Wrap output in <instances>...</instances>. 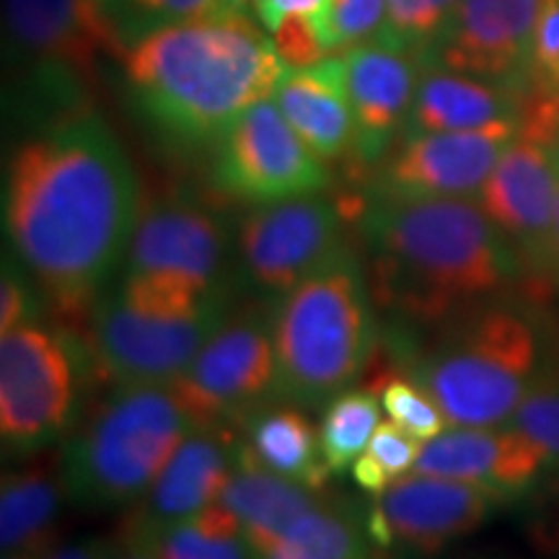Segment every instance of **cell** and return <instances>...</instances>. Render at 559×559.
<instances>
[{"instance_id": "cell-1", "label": "cell", "mask_w": 559, "mask_h": 559, "mask_svg": "<svg viewBox=\"0 0 559 559\" xmlns=\"http://www.w3.org/2000/svg\"><path fill=\"white\" fill-rule=\"evenodd\" d=\"M135 226V174L99 115L75 109L13 148L5 239L62 317L94 306L128 257Z\"/></svg>"}, {"instance_id": "cell-2", "label": "cell", "mask_w": 559, "mask_h": 559, "mask_svg": "<svg viewBox=\"0 0 559 559\" xmlns=\"http://www.w3.org/2000/svg\"><path fill=\"white\" fill-rule=\"evenodd\" d=\"M373 290L404 319H459L519 283L523 264L477 198L379 200L362 210Z\"/></svg>"}, {"instance_id": "cell-3", "label": "cell", "mask_w": 559, "mask_h": 559, "mask_svg": "<svg viewBox=\"0 0 559 559\" xmlns=\"http://www.w3.org/2000/svg\"><path fill=\"white\" fill-rule=\"evenodd\" d=\"M138 109L185 143L218 138L288 73L275 41L241 9L158 26L122 55Z\"/></svg>"}, {"instance_id": "cell-4", "label": "cell", "mask_w": 559, "mask_h": 559, "mask_svg": "<svg viewBox=\"0 0 559 559\" xmlns=\"http://www.w3.org/2000/svg\"><path fill=\"white\" fill-rule=\"evenodd\" d=\"M275 402L324 409L366 370L376 342L373 296L347 241L311 275L270 300Z\"/></svg>"}, {"instance_id": "cell-5", "label": "cell", "mask_w": 559, "mask_h": 559, "mask_svg": "<svg viewBox=\"0 0 559 559\" xmlns=\"http://www.w3.org/2000/svg\"><path fill=\"white\" fill-rule=\"evenodd\" d=\"M192 430L171 386L117 383L62 443L68 502L96 513L138 506Z\"/></svg>"}, {"instance_id": "cell-6", "label": "cell", "mask_w": 559, "mask_h": 559, "mask_svg": "<svg viewBox=\"0 0 559 559\" xmlns=\"http://www.w3.org/2000/svg\"><path fill=\"white\" fill-rule=\"evenodd\" d=\"M539 376V337L508 304L479 306L412 368V381L443 412L449 428H492L515 415Z\"/></svg>"}, {"instance_id": "cell-7", "label": "cell", "mask_w": 559, "mask_h": 559, "mask_svg": "<svg viewBox=\"0 0 559 559\" xmlns=\"http://www.w3.org/2000/svg\"><path fill=\"white\" fill-rule=\"evenodd\" d=\"M234 309L230 285L207 296H156L120 283L94 319V353L115 383H169Z\"/></svg>"}, {"instance_id": "cell-8", "label": "cell", "mask_w": 559, "mask_h": 559, "mask_svg": "<svg viewBox=\"0 0 559 559\" xmlns=\"http://www.w3.org/2000/svg\"><path fill=\"white\" fill-rule=\"evenodd\" d=\"M169 386L194 428L243 425L251 412L275 402L270 300L230 309L198 358Z\"/></svg>"}, {"instance_id": "cell-9", "label": "cell", "mask_w": 559, "mask_h": 559, "mask_svg": "<svg viewBox=\"0 0 559 559\" xmlns=\"http://www.w3.org/2000/svg\"><path fill=\"white\" fill-rule=\"evenodd\" d=\"M79 376L66 337L39 321L0 334V438L5 459L47 451L73 425Z\"/></svg>"}, {"instance_id": "cell-10", "label": "cell", "mask_w": 559, "mask_h": 559, "mask_svg": "<svg viewBox=\"0 0 559 559\" xmlns=\"http://www.w3.org/2000/svg\"><path fill=\"white\" fill-rule=\"evenodd\" d=\"M3 9L5 39L29 70L32 88L66 109L99 55L122 58L128 50L115 21L94 0H3Z\"/></svg>"}, {"instance_id": "cell-11", "label": "cell", "mask_w": 559, "mask_h": 559, "mask_svg": "<svg viewBox=\"0 0 559 559\" xmlns=\"http://www.w3.org/2000/svg\"><path fill=\"white\" fill-rule=\"evenodd\" d=\"M228 234L190 198H169L138 218L122 283L156 296L200 298L226 288Z\"/></svg>"}, {"instance_id": "cell-12", "label": "cell", "mask_w": 559, "mask_h": 559, "mask_svg": "<svg viewBox=\"0 0 559 559\" xmlns=\"http://www.w3.org/2000/svg\"><path fill=\"white\" fill-rule=\"evenodd\" d=\"M213 185L234 200L267 205L319 194L330 187V171L290 128L277 104L264 99L218 138Z\"/></svg>"}, {"instance_id": "cell-13", "label": "cell", "mask_w": 559, "mask_h": 559, "mask_svg": "<svg viewBox=\"0 0 559 559\" xmlns=\"http://www.w3.org/2000/svg\"><path fill=\"white\" fill-rule=\"evenodd\" d=\"M342 243V210L321 194L254 205L236 230L239 277L260 298L275 300Z\"/></svg>"}, {"instance_id": "cell-14", "label": "cell", "mask_w": 559, "mask_h": 559, "mask_svg": "<svg viewBox=\"0 0 559 559\" xmlns=\"http://www.w3.org/2000/svg\"><path fill=\"white\" fill-rule=\"evenodd\" d=\"M502 502L500 495L469 481L409 472L373 498L368 534L376 547L430 557L474 534Z\"/></svg>"}, {"instance_id": "cell-15", "label": "cell", "mask_w": 559, "mask_h": 559, "mask_svg": "<svg viewBox=\"0 0 559 559\" xmlns=\"http://www.w3.org/2000/svg\"><path fill=\"white\" fill-rule=\"evenodd\" d=\"M559 169L547 140L519 130L477 194L479 207L515 249L521 264L555 277Z\"/></svg>"}, {"instance_id": "cell-16", "label": "cell", "mask_w": 559, "mask_h": 559, "mask_svg": "<svg viewBox=\"0 0 559 559\" xmlns=\"http://www.w3.org/2000/svg\"><path fill=\"white\" fill-rule=\"evenodd\" d=\"M544 0H461L419 66L500 81L528 94V60Z\"/></svg>"}, {"instance_id": "cell-17", "label": "cell", "mask_w": 559, "mask_h": 559, "mask_svg": "<svg viewBox=\"0 0 559 559\" xmlns=\"http://www.w3.org/2000/svg\"><path fill=\"white\" fill-rule=\"evenodd\" d=\"M519 130L521 124H498L487 130L404 135L383 160L370 198H477Z\"/></svg>"}, {"instance_id": "cell-18", "label": "cell", "mask_w": 559, "mask_h": 559, "mask_svg": "<svg viewBox=\"0 0 559 559\" xmlns=\"http://www.w3.org/2000/svg\"><path fill=\"white\" fill-rule=\"evenodd\" d=\"M544 469H549L544 453L506 423L492 428H445L419 443L412 472L469 481L508 502L526 495Z\"/></svg>"}, {"instance_id": "cell-19", "label": "cell", "mask_w": 559, "mask_h": 559, "mask_svg": "<svg viewBox=\"0 0 559 559\" xmlns=\"http://www.w3.org/2000/svg\"><path fill=\"white\" fill-rule=\"evenodd\" d=\"M342 66L355 120L353 153L360 164H379L407 122L419 62L370 39L342 52Z\"/></svg>"}, {"instance_id": "cell-20", "label": "cell", "mask_w": 559, "mask_h": 559, "mask_svg": "<svg viewBox=\"0 0 559 559\" xmlns=\"http://www.w3.org/2000/svg\"><path fill=\"white\" fill-rule=\"evenodd\" d=\"M241 451L239 432L230 428H194L166 461L135 515L140 526L164 531L174 523L190 521L218 502Z\"/></svg>"}, {"instance_id": "cell-21", "label": "cell", "mask_w": 559, "mask_h": 559, "mask_svg": "<svg viewBox=\"0 0 559 559\" xmlns=\"http://www.w3.org/2000/svg\"><path fill=\"white\" fill-rule=\"evenodd\" d=\"M526 96L508 83L419 66L417 91L402 138L419 132H466L521 124Z\"/></svg>"}, {"instance_id": "cell-22", "label": "cell", "mask_w": 559, "mask_h": 559, "mask_svg": "<svg viewBox=\"0 0 559 559\" xmlns=\"http://www.w3.org/2000/svg\"><path fill=\"white\" fill-rule=\"evenodd\" d=\"M272 102L321 160L353 151L355 120L342 55H330L309 68H288Z\"/></svg>"}, {"instance_id": "cell-23", "label": "cell", "mask_w": 559, "mask_h": 559, "mask_svg": "<svg viewBox=\"0 0 559 559\" xmlns=\"http://www.w3.org/2000/svg\"><path fill=\"white\" fill-rule=\"evenodd\" d=\"M319 500L317 489L262 466L247 451L243 440L234 472L218 498L221 506L239 521L254 559L264 555Z\"/></svg>"}, {"instance_id": "cell-24", "label": "cell", "mask_w": 559, "mask_h": 559, "mask_svg": "<svg viewBox=\"0 0 559 559\" xmlns=\"http://www.w3.org/2000/svg\"><path fill=\"white\" fill-rule=\"evenodd\" d=\"M62 500L60 456L26 461L0 485V549L3 555H47Z\"/></svg>"}, {"instance_id": "cell-25", "label": "cell", "mask_w": 559, "mask_h": 559, "mask_svg": "<svg viewBox=\"0 0 559 559\" xmlns=\"http://www.w3.org/2000/svg\"><path fill=\"white\" fill-rule=\"evenodd\" d=\"M243 445L270 472L319 489L332 477L321 456L319 428L296 404L267 402L243 419Z\"/></svg>"}, {"instance_id": "cell-26", "label": "cell", "mask_w": 559, "mask_h": 559, "mask_svg": "<svg viewBox=\"0 0 559 559\" xmlns=\"http://www.w3.org/2000/svg\"><path fill=\"white\" fill-rule=\"evenodd\" d=\"M368 510L342 500H319L257 559H370Z\"/></svg>"}, {"instance_id": "cell-27", "label": "cell", "mask_w": 559, "mask_h": 559, "mask_svg": "<svg viewBox=\"0 0 559 559\" xmlns=\"http://www.w3.org/2000/svg\"><path fill=\"white\" fill-rule=\"evenodd\" d=\"M381 394L368 389H347L321 409V456L332 474H345L368 451L370 438L381 425Z\"/></svg>"}, {"instance_id": "cell-28", "label": "cell", "mask_w": 559, "mask_h": 559, "mask_svg": "<svg viewBox=\"0 0 559 559\" xmlns=\"http://www.w3.org/2000/svg\"><path fill=\"white\" fill-rule=\"evenodd\" d=\"M153 539L164 559H254L239 521L221 502H213L190 521L156 531Z\"/></svg>"}, {"instance_id": "cell-29", "label": "cell", "mask_w": 559, "mask_h": 559, "mask_svg": "<svg viewBox=\"0 0 559 559\" xmlns=\"http://www.w3.org/2000/svg\"><path fill=\"white\" fill-rule=\"evenodd\" d=\"M459 3L461 0H386V19L373 41L417 58Z\"/></svg>"}, {"instance_id": "cell-30", "label": "cell", "mask_w": 559, "mask_h": 559, "mask_svg": "<svg viewBox=\"0 0 559 559\" xmlns=\"http://www.w3.org/2000/svg\"><path fill=\"white\" fill-rule=\"evenodd\" d=\"M241 5L243 0H115L109 16L120 29L124 45L130 47L138 37L158 26L205 19Z\"/></svg>"}, {"instance_id": "cell-31", "label": "cell", "mask_w": 559, "mask_h": 559, "mask_svg": "<svg viewBox=\"0 0 559 559\" xmlns=\"http://www.w3.org/2000/svg\"><path fill=\"white\" fill-rule=\"evenodd\" d=\"M510 425L521 430L544 453L549 469L559 474V373L539 370Z\"/></svg>"}, {"instance_id": "cell-32", "label": "cell", "mask_w": 559, "mask_h": 559, "mask_svg": "<svg viewBox=\"0 0 559 559\" xmlns=\"http://www.w3.org/2000/svg\"><path fill=\"white\" fill-rule=\"evenodd\" d=\"M386 19V0H332L324 16L311 19L326 52L362 45L376 39Z\"/></svg>"}, {"instance_id": "cell-33", "label": "cell", "mask_w": 559, "mask_h": 559, "mask_svg": "<svg viewBox=\"0 0 559 559\" xmlns=\"http://www.w3.org/2000/svg\"><path fill=\"white\" fill-rule=\"evenodd\" d=\"M381 402L391 423L407 430L419 443L436 438L438 432L449 428L443 412L430 400L428 391L419 389L412 379H391L381 389Z\"/></svg>"}, {"instance_id": "cell-34", "label": "cell", "mask_w": 559, "mask_h": 559, "mask_svg": "<svg viewBox=\"0 0 559 559\" xmlns=\"http://www.w3.org/2000/svg\"><path fill=\"white\" fill-rule=\"evenodd\" d=\"M528 94L559 99V0H544L528 60Z\"/></svg>"}, {"instance_id": "cell-35", "label": "cell", "mask_w": 559, "mask_h": 559, "mask_svg": "<svg viewBox=\"0 0 559 559\" xmlns=\"http://www.w3.org/2000/svg\"><path fill=\"white\" fill-rule=\"evenodd\" d=\"M34 277L26 272L16 257L3 260L0 277V334L19 330V326L37 321V296H34Z\"/></svg>"}, {"instance_id": "cell-36", "label": "cell", "mask_w": 559, "mask_h": 559, "mask_svg": "<svg viewBox=\"0 0 559 559\" xmlns=\"http://www.w3.org/2000/svg\"><path fill=\"white\" fill-rule=\"evenodd\" d=\"M368 456L381 466L383 474L394 481L415 469V461L419 453V440L409 436L407 430H402L396 423H381L376 428L373 438L368 443Z\"/></svg>"}, {"instance_id": "cell-37", "label": "cell", "mask_w": 559, "mask_h": 559, "mask_svg": "<svg viewBox=\"0 0 559 559\" xmlns=\"http://www.w3.org/2000/svg\"><path fill=\"white\" fill-rule=\"evenodd\" d=\"M280 58L288 68H309L324 58H330L324 41H321L317 26L309 16H293L272 32Z\"/></svg>"}, {"instance_id": "cell-38", "label": "cell", "mask_w": 559, "mask_h": 559, "mask_svg": "<svg viewBox=\"0 0 559 559\" xmlns=\"http://www.w3.org/2000/svg\"><path fill=\"white\" fill-rule=\"evenodd\" d=\"M332 0H251L257 19L262 21L264 32H275L283 21L293 16L319 19L330 9Z\"/></svg>"}, {"instance_id": "cell-39", "label": "cell", "mask_w": 559, "mask_h": 559, "mask_svg": "<svg viewBox=\"0 0 559 559\" xmlns=\"http://www.w3.org/2000/svg\"><path fill=\"white\" fill-rule=\"evenodd\" d=\"M531 539L551 557H559V477L547 487L539 500V510L531 519Z\"/></svg>"}, {"instance_id": "cell-40", "label": "cell", "mask_w": 559, "mask_h": 559, "mask_svg": "<svg viewBox=\"0 0 559 559\" xmlns=\"http://www.w3.org/2000/svg\"><path fill=\"white\" fill-rule=\"evenodd\" d=\"M107 559H164V555L151 531L140 526L138 521H130L115 539H109Z\"/></svg>"}, {"instance_id": "cell-41", "label": "cell", "mask_w": 559, "mask_h": 559, "mask_svg": "<svg viewBox=\"0 0 559 559\" xmlns=\"http://www.w3.org/2000/svg\"><path fill=\"white\" fill-rule=\"evenodd\" d=\"M353 479L355 485H358L360 489H366L368 495H373V498H379V495L383 492L391 485V479L383 474V469L379 464H376L373 459L368 456V453H362V456L355 461L353 464Z\"/></svg>"}, {"instance_id": "cell-42", "label": "cell", "mask_w": 559, "mask_h": 559, "mask_svg": "<svg viewBox=\"0 0 559 559\" xmlns=\"http://www.w3.org/2000/svg\"><path fill=\"white\" fill-rule=\"evenodd\" d=\"M109 539H83L75 544H62L47 551L45 559H107Z\"/></svg>"}, {"instance_id": "cell-43", "label": "cell", "mask_w": 559, "mask_h": 559, "mask_svg": "<svg viewBox=\"0 0 559 559\" xmlns=\"http://www.w3.org/2000/svg\"><path fill=\"white\" fill-rule=\"evenodd\" d=\"M555 277L559 280V194H557V213H555Z\"/></svg>"}, {"instance_id": "cell-44", "label": "cell", "mask_w": 559, "mask_h": 559, "mask_svg": "<svg viewBox=\"0 0 559 559\" xmlns=\"http://www.w3.org/2000/svg\"><path fill=\"white\" fill-rule=\"evenodd\" d=\"M549 151H551V158H555V164H557V169H559V122H557V128L551 130V135H549Z\"/></svg>"}, {"instance_id": "cell-45", "label": "cell", "mask_w": 559, "mask_h": 559, "mask_svg": "<svg viewBox=\"0 0 559 559\" xmlns=\"http://www.w3.org/2000/svg\"><path fill=\"white\" fill-rule=\"evenodd\" d=\"M3 559H45V555H3Z\"/></svg>"}, {"instance_id": "cell-46", "label": "cell", "mask_w": 559, "mask_h": 559, "mask_svg": "<svg viewBox=\"0 0 559 559\" xmlns=\"http://www.w3.org/2000/svg\"><path fill=\"white\" fill-rule=\"evenodd\" d=\"M94 3H96V5H102V9L109 13V11H111V5H115V0H94ZM109 19H111V16H109Z\"/></svg>"}]
</instances>
